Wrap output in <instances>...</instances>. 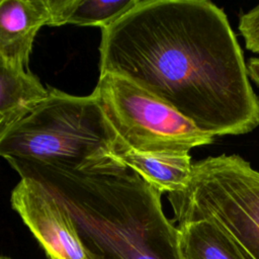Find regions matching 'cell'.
Listing matches in <instances>:
<instances>
[{
    "mask_svg": "<svg viewBox=\"0 0 259 259\" xmlns=\"http://www.w3.org/2000/svg\"><path fill=\"white\" fill-rule=\"evenodd\" d=\"M0 259H11V258H8V257H6V256H2Z\"/></svg>",
    "mask_w": 259,
    "mask_h": 259,
    "instance_id": "5bb4252c",
    "label": "cell"
},
{
    "mask_svg": "<svg viewBox=\"0 0 259 259\" xmlns=\"http://www.w3.org/2000/svg\"><path fill=\"white\" fill-rule=\"evenodd\" d=\"M100 75L122 76L212 137L259 126V99L224 10L206 0H140L101 29Z\"/></svg>",
    "mask_w": 259,
    "mask_h": 259,
    "instance_id": "6da1fadb",
    "label": "cell"
},
{
    "mask_svg": "<svg viewBox=\"0 0 259 259\" xmlns=\"http://www.w3.org/2000/svg\"><path fill=\"white\" fill-rule=\"evenodd\" d=\"M10 166L67 209L99 259H181L180 232L163 212L162 192L114 156L81 168Z\"/></svg>",
    "mask_w": 259,
    "mask_h": 259,
    "instance_id": "7a4b0ae2",
    "label": "cell"
},
{
    "mask_svg": "<svg viewBox=\"0 0 259 259\" xmlns=\"http://www.w3.org/2000/svg\"><path fill=\"white\" fill-rule=\"evenodd\" d=\"M114 157L162 193L181 191L190 180L193 163L188 153H142L122 145Z\"/></svg>",
    "mask_w": 259,
    "mask_h": 259,
    "instance_id": "9c48e42d",
    "label": "cell"
},
{
    "mask_svg": "<svg viewBox=\"0 0 259 259\" xmlns=\"http://www.w3.org/2000/svg\"><path fill=\"white\" fill-rule=\"evenodd\" d=\"M140 0H47L50 26L75 24L81 26H110Z\"/></svg>",
    "mask_w": 259,
    "mask_h": 259,
    "instance_id": "8fae6325",
    "label": "cell"
},
{
    "mask_svg": "<svg viewBox=\"0 0 259 259\" xmlns=\"http://www.w3.org/2000/svg\"><path fill=\"white\" fill-rule=\"evenodd\" d=\"M93 92L118 139L132 150L183 154L214 141L173 107L122 76L100 75Z\"/></svg>",
    "mask_w": 259,
    "mask_h": 259,
    "instance_id": "5b68a950",
    "label": "cell"
},
{
    "mask_svg": "<svg viewBox=\"0 0 259 259\" xmlns=\"http://www.w3.org/2000/svg\"><path fill=\"white\" fill-rule=\"evenodd\" d=\"M49 96L28 70L0 61V135L29 115Z\"/></svg>",
    "mask_w": 259,
    "mask_h": 259,
    "instance_id": "ba28073f",
    "label": "cell"
},
{
    "mask_svg": "<svg viewBox=\"0 0 259 259\" xmlns=\"http://www.w3.org/2000/svg\"><path fill=\"white\" fill-rule=\"evenodd\" d=\"M167 197L179 224L211 221L259 259V172L242 157L223 154L193 163L187 186Z\"/></svg>",
    "mask_w": 259,
    "mask_h": 259,
    "instance_id": "277c9868",
    "label": "cell"
},
{
    "mask_svg": "<svg viewBox=\"0 0 259 259\" xmlns=\"http://www.w3.org/2000/svg\"><path fill=\"white\" fill-rule=\"evenodd\" d=\"M122 145L94 92L75 96L52 87L29 115L0 135V155L9 164L81 168L113 157Z\"/></svg>",
    "mask_w": 259,
    "mask_h": 259,
    "instance_id": "3957f363",
    "label": "cell"
},
{
    "mask_svg": "<svg viewBox=\"0 0 259 259\" xmlns=\"http://www.w3.org/2000/svg\"><path fill=\"white\" fill-rule=\"evenodd\" d=\"M49 21L47 0H1L0 61L28 70L34 37Z\"/></svg>",
    "mask_w": 259,
    "mask_h": 259,
    "instance_id": "52a82bcc",
    "label": "cell"
},
{
    "mask_svg": "<svg viewBox=\"0 0 259 259\" xmlns=\"http://www.w3.org/2000/svg\"><path fill=\"white\" fill-rule=\"evenodd\" d=\"M181 259H251L215 223L198 220L179 224Z\"/></svg>",
    "mask_w": 259,
    "mask_h": 259,
    "instance_id": "30bf717a",
    "label": "cell"
},
{
    "mask_svg": "<svg viewBox=\"0 0 259 259\" xmlns=\"http://www.w3.org/2000/svg\"><path fill=\"white\" fill-rule=\"evenodd\" d=\"M239 31L248 51L259 54V4L240 16Z\"/></svg>",
    "mask_w": 259,
    "mask_h": 259,
    "instance_id": "7c38bea8",
    "label": "cell"
},
{
    "mask_svg": "<svg viewBox=\"0 0 259 259\" xmlns=\"http://www.w3.org/2000/svg\"><path fill=\"white\" fill-rule=\"evenodd\" d=\"M248 75L252 81L259 87V58H251L247 62Z\"/></svg>",
    "mask_w": 259,
    "mask_h": 259,
    "instance_id": "4fadbf2b",
    "label": "cell"
},
{
    "mask_svg": "<svg viewBox=\"0 0 259 259\" xmlns=\"http://www.w3.org/2000/svg\"><path fill=\"white\" fill-rule=\"evenodd\" d=\"M10 202L49 259H99L82 242L67 209L34 180L20 178Z\"/></svg>",
    "mask_w": 259,
    "mask_h": 259,
    "instance_id": "8992f818",
    "label": "cell"
}]
</instances>
